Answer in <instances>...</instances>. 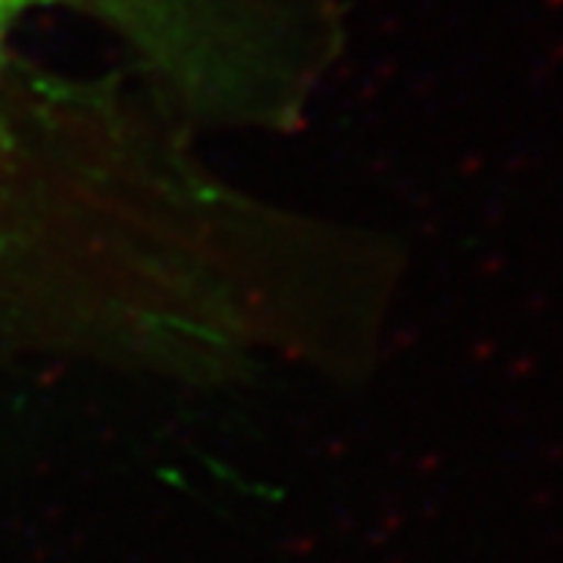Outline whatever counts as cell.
<instances>
[{"instance_id": "cell-1", "label": "cell", "mask_w": 563, "mask_h": 563, "mask_svg": "<svg viewBox=\"0 0 563 563\" xmlns=\"http://www.w3.org/2000/svg\"><path fill=\"white\" fill-rule=\"evenodd\" d=\"M342 44L339 0H0V357L176 325L242 213L191 139L303 129Z\"/></svg>"}]
</instances>
